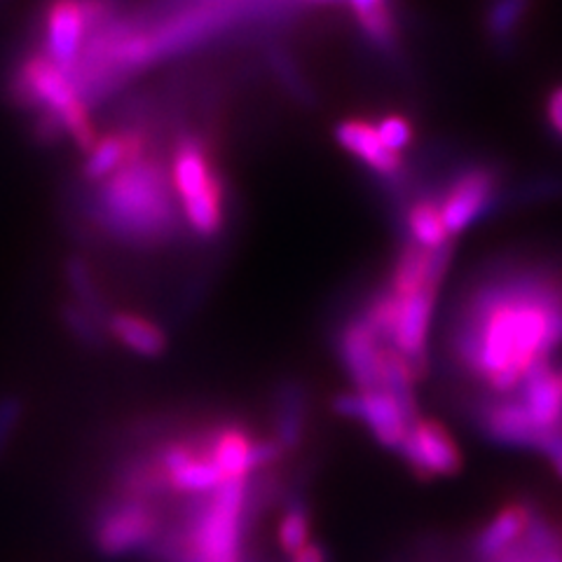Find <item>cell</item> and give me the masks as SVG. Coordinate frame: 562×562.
<instances>
[{
    "label": "cell",
    "instance_id": "obj_23",
    "mask_svg": "<svg viewBox=\"0 0 562 562\" xmlns=\"http://www.w3.org/2000/svg\"><path fill=\"white\" fill-rule=\"evenodd\" d=\"M64 274H66V281H68V289L70 293H74L76 297V305L82 307L87 314L94 316V319L109 330V319H111V310L109 305H105L103 295L97 286V281L92 277V270L90 266L82 258H68L66 260V268H64Z\"/></svg>",
    "mask_w": 562,
    "mask_h": 562
},
{
    "label": "cell",
    "instance_id": "obj_16",
    "mask_svg": "<svg viewBox=\"0 0 562 562\" xmlns=\"http://www.w3.org/2000/svg\"><path fill=\"white\" fill-rule=\"evenodd\" d=\"M148 153V138L138 130H122L111 132L94 140V146L85 155L82 176L90 183H101L109 179L113 171H117L122 165L136 160V157Z\"/></svg>",
    "mask_w": 562,
    "mask_h": 562
},
{
    "label": "cell",
    "instance_id": "obj_25",
    "mask_svg": "<svg viewBox=\"0 0 562 562\" xmlns=\"http://www.w3.org/2000/svg\"><path fill=\"white\" fill-rule=\"evenodd\" d=\"M268 61H270L272 74L279 78L281 85H284V90L291 97H295L297 101H303V103L312 101L310 85L305 82V78L301 76V68H297V64L293 61V57L289 55L284 47L270 45L268 47Z\"/></svg>",
    "mask_w": 562,
    "mask_h": 562
},
{
    "label": "cell",
    "instance_id": "obj_28",
    "mask_svg": "<svg viewBox=\"0 0 562 562\" xmlns=\"http://www.w3.org/2000/svg\"><path fill=\"white\" fill-rule=\"evenodd\" d=\"M537 454H541L543 460L549 462V467L553 469L558 481H562V427L543 431L539 448H537Z\"/></svg>",
    "mask_w": 562,
    "mask_h": 562
},
{
    "label": "cell",
    "instance_id": "obj_19",
    "mask_svg": "<svg viewBox=\"0 0 562 562\" xmlns=\"http://www.w3.org/2000/svg\"><path fill=\"white\" fill-rule=\"evenodd\" d=\"M401 225L403 233H406V241L419 246V249H441V246L452 241L443 225L438 200L429 192L413 195L406 206H401Z\"/></svg>",
    "mask_w": 562,
    "mask_h": 562
},
{
    "label": "cell",
    "instance_id": "obj_15",
    "mask_svg": "<svg viewBox=\"0 0 562 562\" xmlns=\"http://www.w3.org/2000/svg\"><path fill=\"white\" fill-rule=\"evenodd\" d=\"M256 441L258 438L239 422H209V457L225 481L246 479L254 473Z\"/></svg>",
    "mask_w": 562,
    "mask_h": 562
},
{
    "label": "cell",
    "instance_id": "obj_12",
    "mask_svg": "<svg viewBox=\"0 0 562 562\" xmlns=\"http://www.w3.org/2000/svg\"><path fill=\"white\" fill-rule=\"evenodd\" d=\"M539 431L562 427V361L555 357L532 366L514 394Z\"/></svg>",
    "mask_w": 562,
    "mask_h": 562
},
{
    "label": "cell",
    "instance_id": "obj_26",
    "mask_svg": "<svg viewBox=\"0 0 562 562\" xmlns=\"http://www.w3.org/2000/svg\"><path fill=\"white\" fill-rule=\"evenodd\" d=\"M373 125H375V122H373ZM375 132L382 140V146L386 150L401 155V157L413 146V138H415V130L411 125V120L403 117V115H394V113L378 120Z\"/></svg>",
    "mask_w": 562,
    "mask_h": 562
},
{
    "label": "cell",
    "instance_id": "obj_31",
    "mask_svg": "<svg viewBox=\"0 0 562 562\" xmlns=\"http://www.w3.org/2000/svg\"><path fill=\"white\" fill-rule=\"evenodd\" d=\"M495 562H537V555L520 541L518 547H514L512 551L504 553V555L497 558Z\"/></svg>",
    "mask_w": 562,
    "mask_h": 562
},
{
    "label": "cell",
    "instance_id": "obj_1",
    "mask_svg": "<svg viewBox=\"0 0 562 562\" xmlns=\"http://www.w3.org/2000/svg\"><path fill=\"white\" fill-rule=\"evenodd\" d=\"M454 363L490 392L512 396L532 366L562 347V270L502 266L481 277L450 326Z\"/></svg>",
    "mask_w": 562,
    "mask_h": 562
},
{
    "label": "cell",
    "instance_id": "obj_20",
    "mask_svg": "<svg viewBox=\"0 0 562 562\" xmlns=\"http://www.w3.org/2000/svg\"><path fill=\"white\" fill-rule=\"evenodd\" d=\"M109 336L146 359L162 357L169 347L167 333L155 322L134 312H113L109 319Z\"/></svg>",
    "mask_w": 562,
    "mask_h": 562
},
{
    "label": "cell",
    "instance_id": "obj_2",
    "mask_svg": "<svg viewBox=\"0 0 562 562\" xmlns=\"http://www.w3.org/2000/svg\"><path fill=\"white\" fill-rule=\"evenodd\" d=\"M92 221L111 239L150 249L181 231L169 167L148 153L103 179L94 192Z\"/></svg>",
    "mask_w": 562,
    "mask_h": 562
},
{
    "label": "cell",
    "instance_id": "obj_30",
    "mask_svg": "<svg viewBox=\"0 0 562 562\" xmlns=\"http://www.w3.org/2000/svg\"><path fill=\"white\" fill-rule=\"evenodd\" d=\"M289 562H330V555H328L324 543L312 539L310 543H305L301 551L293 553Z\"/></svg>",
    "mask_w": 562,
    "mask_h": 562
},
{
    "label": "cell",
    "instance_id": "obj_29",
    "mask_svg": "<svg viewBox=\"0 0 562 562\" xmlns=\"http://www.w3.org/2000/svg\"><path fill=\"white\" fill-rule=\"evenodd\" d=\"M547 122L549 130L562 144V87H558V90L551 92L547 99Z\"/></svg>",
    "mask_w": 562,
    "mask_h": 562
},
{
    "label": "cell",
    "instance_id": "obj_3",
    "mask_svg": "<svg viewBox=\"0 0 562 562\" xmlns=\"http://www.w3.org/2000/svg\"><path fill=\"white\" fill-rule=\"evenodd\" d=\"M10 94L26 111L47 113L55 117L64 134L87 153L97 140L90 117V105L80 97L78 87L64 68L52 64L43 52H33L22 59L10 80Z\"/></svg>",
    "mask_w": 562,
    "mask_h": 562
},
{
    "label": "cell",
    "instance_id": "obj_7",
    "mask_svg": "<svg viewBox=\"0 0 562 562\" xmlns=\"http://www.w3.org/2000/svg\"><path fill=\"white\" fill-rule=\"evenodd\" d=\"M396 454L415 476L431 479H452L464 469L462 448L457 446L452 434L438 419L417 415L406 434H403Z\"/></svg>",
    "mask_w": 562,
    "mask_h": 562
},
{
    "label": "cell",
    "instance_id": "obj_18",
    "mask_svg": "<svg viewBox=\"0 0 562 562\" xmlns=\"http://www.w3.org/2000/svg\"><path fill=\"white\" fill-rule=\"evenodd\" d=\"M305 422H307V392L303 382L281 380L272 403L274 443L284 452H293L301 448Z\"/></svg>",
    "mask_w": 562,
    "mask_h": 562
},
{
    "label": "cell",
    "instance_id": "obj_21",
    "mask_svg": "<svg viewBox=\"0 0 562 562\" xmlns=\"http://www.w3.org/2000/svg\"><path fill=\"white\" fill-rule=\"evenodd\" d=\"M279 502L284 506V514H281L277 525V541L279 549L291 558L312 541V508L305 495V485H289L281 492Z\"/></svg>",
    "mask_w": 562,
    "mask_h": 562
},
{
    "label": "cell",
    "instance_id": "obj_10",
    "mask_svg": "<svg viewBox=\"0 0 562 562\" xmlns=\"http://www.w3.org/2000/svg\"><path fill=\"white\" fill-rule=\"evenodd\" d=\"M43 55L70 74L80 52L90 38V22L82 8V0H49L43 14Z\"/></svg>",
    "mask_w": 562,
    "mask_h": 562
},
{
    "label": "cell",
    "instance_id": "obj_5",
    "mask_svg": "<svg viewBox=\"0 0 562 562\" xmlns=\"http://www.w3.org/2000/svg\"><path fill=\"white\" fill-rule=\"evenodd\" d=\"M165 520L162 506L111 495L94 506L92 543L103 558H125L144 551Z\"/></svg>",
    "mask_w": 562,
    "mask_h": 562
},
{
    "label": "cell",
    "instance_id": "obj_22",
    "mask_svg": "<svg viewBox=\"0 0 562 562\" xmlns=\"http://www.w3.org/2000/svg\"><path fill=\"white\" fill-rule=\"evenodd\" d=\"M530 10L532 0H487L483 16L485 35L502 55H508L520 41Z\"/></svg>",
    "mask_w": 562,
    "mask_h": 562
},
{
    "label": "cell",
    "instance_id": "obj_27",
    "mask_svg": "<svg viewBox=\"0 0 562 562\" xmlns=\"http://www.w3.org/2000/svg\"><path fill=\"white\" fill-rule=\"evenodd\" d=\"M22 417H24V401L20 396L16 394L0 396V460L5 457Z\"/></svg>",
    "mask_w": 562,
    "mask_h": 562
},
{
    "label": "cell",
    "instance_id": "obj_4",
    "mask_svg": "<svg viewBox=\"0 0 562 562\" xmlns=\"http://www.w3.org/2000/svg\"><path fill=\"white\" fill-rule=\"evenodd\" d=\"M169 179L186 225L198 237H216L225 225V183L204 140L183 134L171 150Z\"/></svg>",
    "mask_w": 562,
    "mask_h": 562
},
{
    "label": "cell",
    "instance_id": "obj_32",
    "mask_svg": "<svg viewBox=\"0 0 562 562\" xmlns=\"http://www.w3.org/2000/svg\"><path fill=\"white\" fill-rule=\"evenodd\" d=\"M537 562H562V555H543V558H537Z\"/></svg>",
    "mask_w": 562,
    "mask_h": 562
},
{
    "label": "cell",
    "instance_id": "obj_8",
    "mask_svg": "<svg viewBox=\"0 0 562 562\" xmlns=\"http://www.w3.org/2000/svg\"><path fill=\"white\" fill-rule=\"evenodd\" d=\"M333 413L338 417L359 422L375 438V443L384 450L396 452L403 434H406L411 419L401 411L398 403L384 390L368 392H345L333 398Z\"/></svg>",
    "mask_w": 562,
    "mask_h": 562
},
{
    "label": "cell",
    "instance_id": "obj_17",
    "mask_svg": "<svg viewBox=\"0 0 562 562\" xmlns=\"http://www.w3.org/2000/svg\"><path fill=\"white\" fill-rule=\"evenodd\" d=\"M361 38L382 57H396L401 45V26L394 0H345Z\"/></svg>",
    "mask_w": 562,
    "mask_h": 562
},
{
    "label": "cell",
    "instance_id": "obj_13",
    "mask_svg": "<svg viewBox=\"0 0 562 562\" xmlns=\"http://www.w3.org/2000/svg\"><path fill=\"white\" fill-rule=\"evenodd\" d=\"M537 508L527 502L502 506L471 539V558L476 562H495L522 541Z\"/></svg>",
    "mask_w": 562,
    "mask_h": 562
},
{
    "label": "cell",
    "instance_id": "obj_6",
    "mask_svg": "<svg viewBox=\"0 0 562 562\" xmlns=\"http://www.w3.org/2000/svg\"><path fill=\"white\" fill-rule=\"evenodd\" d=\"M436 200L446 231L454 239L481 223L492 209L502 206V171L490 165L457 169Z\"/></svg>",
    "mask_w": 562,
    "mask_h": 562
},
{
    "label": "cell",
    "instance_id": "obj_9",
    "mask_svg": "<svg viewBox=\"0 0 562 562\" xmlns=\"http://www.w3.org/2000/svg\"><path fill=\"white\" fill-rule=\"evenodd\" d=\"M473 425L485 436V441L520 452H537L543 431L535 427V422L522 408V403L512 396H487L473 408Z\"/></svg>",
    "mask_w": 562,
    "mask_h": 562
},
{
    "label": "cell",
    "instance_id": "obj_14",
    "mask_svg": "<svg viewBox=\"0 0 562 562\" xmlns=\"http://www.w3.org/2000/svg\"><path fill=\"white\" fill-rule=\"evenodd\" d=\"M336 140L351 157H357L366 169L382 176L384 181L396 183L398 176L403 173V157L382 146L371 120H342L336 127Z\"/></svg>",
    "mask_w": 562,
    "mask_h": 562
},
{
    "label": "cell",
    "instance_id": "obj_24",
    "mask_svg": "<svg viewBox=\"0 0 562 562\" xmlns=\"http://www.w3.org/2000/svg\"><path fill=\"white\" fill-rule=\"evenodd\" d=\"M61 326L68 330V336L74 338L80 347L90 351H103L109 345V330H105L94 316L87 314L76 303H68L59 307Z\"/></svg>",
    "mask_w": 562,
    "mask_h": 562
},
{
    "label": "cell",
    "instance_id": "obj_33",
    "mask_svg": "<svg viewBox=\"0 0 562 562\" xmlns=\"http://www.w3.org/2000/svg\"><path fill=\"white\" fill-rule=\"evenodd\" d=\"M192 3H237V0H192Z\"/></svg>",
    "mask_w": 562,
    "mask_h": 562
},
{
    "label": "cell",
    "instance_id": "obj_11",
    "mask_svg": "<svg viewBox=\"0 0 562 562\" xmlns=\"http://www.w3.org/2000/svg\"><path fill=\"white\" fill-rule=\"evenodd\" d=\"M336 355L345 375L357 392L380 390L384 345L361 322L359 314H355L340 326L336 336Z\"/></svg>",
    "mask_w": 562,
    "mask_h": 562
}]
</instances>
